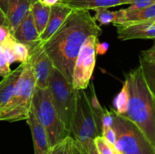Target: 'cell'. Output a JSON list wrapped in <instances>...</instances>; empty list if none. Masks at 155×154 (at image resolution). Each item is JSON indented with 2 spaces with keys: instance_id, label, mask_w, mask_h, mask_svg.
I'll use <instances>...</instances> for the list:
<instances>
[{
  "instance_id": "cell-1",
  "label": "cell",
  "mask_w": 155,
  "mask_h": 154,
  "mask_svg": "<svg viewBox=\"0 0 155 154\" xmlns=\"http://www.w3.org/2000/svg\"><path fill=\"white\" fill-rule=\"evenodd\" d=\"M101 33L89 11L72 9L54 34L41 43L54 68L72 84L73 69L82 45L89 36Z\"/></svg>"
},
{
  "instance_id": "cell-2",
  "label": "cell",
  "mask_w": 155,
  "mask_h": 154,
  "mask_svg": "<svg viewBox=\"0 0 155 154\" xmlns=\"http://www.w3.org/2000/svg\"><path fill=\"white\" fill-rule=\"evenodd\" d=\"M125 82L129 99L127 111L122 116L136 125L155 146V95L139 66L126 74Z\"/></svg>"
},
{
  "instance_id": "cell-3",
  "label": "cell",
  "mask_w": 155,
  "mask_h": 154,
  "mask_svg": "<svg viewBox=\"0 0 155 154\" xmlns=\"http://www.w3.org/2000/svg\"><path fill=\"white\" fill-rule=\"evenodd\" d=\"M36 88V80L27 59L10 101L0 110V121L14 122L27 120Z\"/></svg>"
},
{
  "instance_id": "cell-4",
  "label": "cell",
  "mask_w": 155,
  "mask_h": 154,
  "mask_svg": "<svg viewBox=\"0 0 155 154\" xmlns=\"http://www.w3.org/2000/svg\"><path fill=\"white\" fill-rule=\"evenodd\" d=\"M31 111L45 129L50 148L70 136L69 131L61 120L53 104L48 88H36L32 100Z\"/></svg>"
},
{
  "instance_id": "cell-5",
  "label": "cell",
  "mask_w": 155,
  "mask_h": 154,
  "mask_svg": "<svg viewBox=\"0 0 155 154\" xmlns=\"http://www.w3.org/2000/svg\"><path fill=\"white\" fill-rule=\"evenodd\" d=\"M70 136L84 146L98 136H101V121L92 108L89 95L85 90H77V106Z\"/></svg>"
},
{
  "instance_id": "cell-6",
  "label": "cell",
  "mask_w": 155,
  "mask_h": 154,
  "mask_svg": "<svg viewBox=\"0 0 155 154\" xmlns=\"http://www.w3.org/2000/svg\"><path fill=\"white\" fill-rule=\"evenodd\" d=\"M116 134L114 148L122 154H155V146L136 125L111 109Z\"/></svg>"
},
{
  "instance_id": "cell-7",
  "label": "cell",
  "mask_w": 155,
  "mask_h": 154,
  "mask_svg": "<svg viewBox=\"0 0 155 154\" xmlns=\"http://www.w3.org/2000/svg\"><path fill=\"white\" fill-rule=\"evenodd\" d=\"M48 88L58 114L70 133L77 106V90L56 68L48 80Z\"/></svg>"
},
{
  "instance_id": "cell-8",
  "label": "cell",
  "mask_w": 155,
  "mask_h": 154,
  "mask_svg": "<svg viewBox=\"0 0 155 154\" xmlns=\"http://www.w3.org/2000/svg\"><path fill=\"white\" fill-rule=\"evenodd\" d=\"M98 43V36H91L80 48L72 74V85L76 90H85L90 83L96 63Z\"/></svg>"
},
{
  "instance_id": "cell-9",
  "label": "cell",
  "mask_w": 155,
  "mask_h": 154,
  "mask_svg": "<svg viewBox=\"0 0 155 154\" xmlns=\"http://www.w3.org/2000/svg\"><path fill=\"white\" fill-rule=\"evenodd\" d=\"M27 48H29L28 60L36 80V87L47 88L48 80L54 69V65L44 51L40 41Z\"/></svg>"
},
{
  "instance_id": "cell-10",
  "label": "cell",
  "mask_w": 155,
  "mask_h": 154,
  "mask_svg": "<svg viewBox=\"0 0 155 154\" xmlns=\"http://www.w3.org/2000/svg\"><path fill=\"white\" fill-rule=\"evenodd\" d=\"M117 37L123 41L131 39H154L155 37V20L129 23L116 26Z\"/></svg>"
},
{
  "instance_id": "cell-11",
  "label": "cell",
  "mask_w": 155,
  "mask_h": 154,
  "mask_svg": "<svg viewBox=\"0 0 155 154\" xmlns=\"http://www.w3.org/2000/svg\"><path fill=\"white\" fill-rule=\"evenodd\" d=\"M36 0H8L5 14V26L13 33L15 27L24 19Z\"/></svg>"
},
{
  "instance_id": "cell-12",
  "label": "cell",
  "mask_w": 155,
  "mask_h": 154,
  "mask_svg": "<svg viewBox=\"0 0 155 154\" xmlns=\"http://www.w3.org/2000/svg\"><path fill=\"white\" fill-rule=\"evenodd\" d=\"M12 34L17 41L24 44L27 47L39 42V35L33 22L30 10L24 19L17 25Z\"/></svg>"
},
{
  "instance_id": "cell-13",
  "label": "cell",
  "mask_w": 155,
  "mask_h": 154,
  "mask_svg": "<svg viewBox=\"0 0 155 154\" xmlns=\"http://www.w3.org/2000/svg\"><path fill=\"white\" fill-rule=\"evenodd\" d=\"M71 10L72 9L69 7L60 2L51 6L49 18L46 27L42 34L39 36V41L42 43L45 42L54 34V32L60 27L62 23L66 19Z\"/></svg>"
},
{
  "instance_id": "cell-14",
  "label": "cell",
  "mask_w": 155,
  "mask_h": 154,
  "mask_svg": "<svg viewBox=\"0 0 155 154\" xmlns=\"http://www.w3.org/2000/svg\"><path fill=\"white\" fill-rule=\"evenodd\" d=\"M27 122L30 126L34 147V154H46L49 152V143L44 127L30 110Z\"/></svg>"
},
{
  "instance_id": "cell-15",
  "label": "cell",
  "mask_w": 155,
  "mask_h": 154,
  "mask_svg": "<svg viewBox=\"0 0 155 154\" xmlns=\"http://www.w3.org/2000/svg\"><path fill=\"white\" fill-rule=\"evenodd\" d=\"M133 2V0H60L59 2L71 9L89 11L131 5Z\"/></svg>"
},
{
  "instance_id": "cell-16",
  "label": "cell",
  "mask_w": 155,
  "mask_h": 154,
  "mask_svg": "<svg viewBox=\"0 0 155 154\" xmlns=\"http://www.w3.org/2000/svg\"><path fill=\"white\" fill-rule=\"evenodd\" d=\"M151 20H155V5L139 10L129 11L125 8L117 11L116 19L113 24L116 27L120 24L142 22Z\"/></svg>"
},
{
  "instance_id": "cell-17",
  "label": "cell",
  "mask_w": 155,
  "mask_h": 154,
  "mask_svg": "<svg viewBox=\"0 0 155 154\" xmlns=\"http://www.w3.org/2000/svg\"><path fill=\"white\" fill-rule=\"evenodd\" d=\"M140 68L150 90L155 95V45L141 51L139 55Z\"/></svg>"
},
{
  "instance_id": "cell-18",
  "label": "cell",
  "mask_w": 155,
  "mask_h": 154,
  "mask_svg": "<svg viewBox=\"0 0 155 154\" xmlns=\"http://www.w3.org/2000/svg\"><path fill=\"white\" fill-rule=\"evenodd\" d=\"M24 66V63H21L16 69L3 77V79L0 82V110H2L10 101Z\"/></svg>"
},
{
  "instance_id": "cell-19",
  "label": "cell",
  "mask_w": 155,
  "mask_h": 154,
  "mask_svg": "<svg viewBox=\"0 0 155 154\" xmlns=\"http://www.w3.org/2000/svg\"><path fill=\"white\" fill-rule=\"evenodd\" d=\"M50 8V6L43 4L40 0H36L30 8L32 18L39 36L46 27L49 18Z\"/></svg>"
},
{
  "instance_id": "cell-20",
  "label": "cell",
  "mask_w": 155,
  "mask_h": 154,
  "mask_svg": "<svg viewBox=\"0 0 155 154\" xmlns=\"http://www.w3.org/2000/svg\"><path fill=\"white\" fill-rule=\"evenodd\" d=\"M0 44L5 45L10 48L15 55L16 62H21V63H25L28 59L29 48L26 45L17 41L12 33H10L7 38Z\"/></svg>"
},
{
  "instance_id": "cell-21",
  "label": "cell",
  "mask_w": 155,
  "mask_h": 154,
  "mask_svg": "<svg viewBox=\"0 0 155 154\" xmlns=\"http://www.w3.org/2000/svg\"><path fill=\"white\" fill-rule=\"evenodd\" d=\"M128 90H127V85L124 82V85L121 88L120 91L118 93L114 101V110L120 116H123L127 111V104H128Z\"/></svg>"
},
{
  "instance_id": "cell-22",
  "label": "cell",
  "mask_w": 155,
  "mask_h": 154,
  "mask_svg": "<svg viewBox=\"0 0 155 154\" xmlns=\"http://www.w3.org/2000/svg\"><path fill=\"white\" fill-rule=\"evenodd\" d=\"M95 11L94 19L101 25L114 24L116 19V11H112L108 8H98L94 10Z\"/></svg>"
},
{
  "instance_id": "cell-23",
  "label": "cell",
  "mask_w": 155,
  "mask_h": 154,
  "mask_svg": "<svg viewBox=\"0 0 155 154\" xmlns=\"http://www.w3.org/2000/svg\"><path fill=\"white\" fill-rule=\"evenodd\" d=\"M72 137L68 136L61 142L50 148L48 154H71Z\"/></svg>"
},
{
  "instance_id": "cell-24",
  "label": "cell",
  "mask_w": 155,
  "mask_h": 154,
  "mask_svg": "<svg viewBox=\"0 0 155 154\" xmlns=\"http://www.w3.org/2000/svg\"><path fill=\"white\" fill-rule=\"evenodd\" d=\"M98 154H114V146L110 145L102 136H98L93 140Z\"/></svg>"
},
{
  "instance_id": "cell-25",
  "label": "cell",
  "mask_w": 155,
  "mask_h": 154,
  "mask_svg": "<svg viewBox=\"0 0 155 154\" xmlns=\"http://www.w3.org/2000/svg\"><path fill=\"white\" fill-rule=\"evenodd\" d=\"M10 64L2 48L0 45V76L5 77L11 72Z\"/></svg>"
},
{
  "instance_id": "cell-26",
  "label": "cell",
  "mask_w": 155,
  "mask_h": 154,
  "mask_svg": "<svg viewBox=\"0 0 155 154\" xmlns=\"http://www.w3.org/2000/svg\"><path fill=\"white\" fill-rule=\"evenodd\" d=\"M155 5V0H133V3L127 8V10H139L148 8L149 6Z\"/></svg>"
},
{
  "instance_id": "cell-27",
  "label": "cell",
  "mask_w": 155,
  "mask_h": 154,
  "mask_svg": "<svg viewBox=\"0 0 155 154\" xmlns=\"http://www.w3.org/2000/svg\"><path fill=\"white\" fill-rule=\"evenodd\" d=\"M113 122H114V118H113V114H112L111 110H107V109H104V114H103L102 117H101V132H102V131H104V130L112 127V125H113Z\"/></svg>"
},
{
  "instance_id": "cell-28",
  "label": "cell",
  "mask_w": 155,
  "mask_h": 154,
  "mask_svg": "<svg viewBox=\"0 0 155 154\" xmlns=\"http://www.w3.org/2000/svg\"><path fill=\"white\" fill-rule=\"evenodd\" d=\"M71 154H89V152L86 148L84 147L80 142L72 138Z\"/></svg>"
},
{
  "instance_id": "cell-29",
  "label": "cell",
  "mask_w": 155,
  "mask_h": 154,
  "mask_svg": "<svg viewBox=\"0 0 155 154\" xmlns=\"http://www.w3.org/2000/svg\"><path fill=\"white\" fill-rule=\"evenodd\" d=\"M101 136L110 143V145L114 146L116 142V134L112 127L107 128V129L104 130L101 132Z\"/></svg>"
},
{
  "instance_id": "cell-30",
  "label": "cell",
  "mask_w": 155,
  "mask_h": 154,
  "mask_svg": "<svg viewBox=\"0 0 155 154\" xmlns=\"http://www.w3.org/2000/svg\"><path fill=\"white\" fill-rule=\"evenodd\" d=\"M11 33L10 30L5 25H0V43L2 42Z\"/></svg>"
},
{
  "instance_id": "cell-31",
  "label": "cell",
  "mask_w": 155,
  "mask_h": 154,
  "mask_svg": "<svg viewBox=\"0 0 155 154\" xmlns=\"http://www.w3.org/2000/svg\"><path fill=\"white\" fill-rule=\"evenodd\" d=\"M108 49V45L107 43H98L96 45V54H104Z\"/></svg>"
},
{
  "instance_id": "cell-32",
  "label": "cell",
  "mask_w": 155,
  "mask_h": 154,
  "mask_svg": "<svg viewBox=\"0 0 155 154\" xmlns=\"http://www.w3.org/2000/svg\"><path fill=\"white\" fill-rule=\"evenodd\" d=\"M84 147L86 148V149H87L89 154H98V152H97L96 148H95L93 141L89 143L87 145H86V146H85Z\"/></svg>"
},
{
  "instance_id": "cell-33",
  "label": "cell",
  "mask_w": 155,
  "mask_h": 154,
  "mask_svg": "<svg viewBox=\"0 0 155 154\" xmlns=\"http://www.w3.org/2000/svg\"><path fill=\"white\" fill-rule=\"evenodd\" d=\"M8 2V0H0V8H1V10L5 14L7 11Z\"/></svg>"
},
{
  "instance_id": "cell-34",
  "label": "cell",
  "mask_w": 155,
  "mask_h": 154,
  "mask_svg": "<svg viewBox=\"0 0 155 154\" xmlns=\"http://www.w3.org/2000/svg\"><path fill=\"white\" fill-rule=\"evenodd\" d=\"M40 1L42 2L43 4L46 5L50 6V7H51V6L58 4V3L60 2V0H40Z\"/></svg>"
},
{
  "instance_id": "cell-35",
  "label": "cell",
  "mask_w": 155,
  "mask_h": 154,
  "mask_svg": "<svg viewBox=\"0 0 155 154\" xmlns=\"http://www.w3.org/2000/svg\"><path fill=\"white\" fill-rule=\"evenodd\" d=\"M0 25H5V14L0 8Z\"/></svg>"
},
{
  "instance_id": "cell-36",
  "label": "cell",
  "mask_w": 155,
  "mask_h": 154,
  "mask_svg": "<svg viewBox=\"0 0 155 154\" xmlns=\"http://www.w3.org/2000/svg\"><path fill=\"white\" fill-rule=\"evenodd\" d=\"M114 154H122L121 152H120L119 151H117V149H115L114 148Z\"/></svg>"
},
{
  "instance_id": "cell-37",
  "label": "cell",
  "mask_w": 155,
  "mask_h": 154,
  "mask_svg": "<svg viewBox=\"0 0 155 154\" xmlns=\"http://www.w3.org/2000/svg\"><path fill=\"white\" fill-rule=\"evenodd\" d=\"M46 154H48V153H46Z\"/></svg>"
}]
</instances>
